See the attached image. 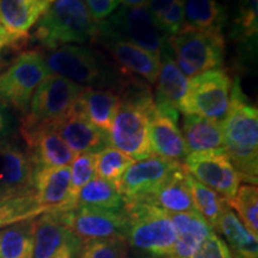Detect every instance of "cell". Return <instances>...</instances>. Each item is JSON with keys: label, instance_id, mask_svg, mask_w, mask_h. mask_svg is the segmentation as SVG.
Here are the masks:
<instances>
[{"label": "cell", "instance_id": "obj_11", "mask_svg": "<svg viewBox=\"0 0 258 258\" xmlns=\"http://www.w3.org/2000/svg\"><path fill=\"white\" fill-rule=\"evenodd\" d=\"M57 219L83 243L102 239H125L128 218L124 211L115 212L92 207H73L54 213Z\"/></svg>", "mask_w": 258, "mask_h": 258}, {"label": "cell", "instance_id": "obj_39", "mask_svg": "<svg viewBox=\"0 0 258 258\" xmlns=\"http://www.w3.org/2000/svg\"><path fill=\"white\" fill-rule=\"evenodd\" d=\"M192 258H233L224 239L213 232L196 251Z\"/></svg>", "mask_w": 258, "mask_h": 258}, {"label": "cell", "instance_id": "obj_37", "mask_svg": "<svg viewBox=\"0 0 258 258\" xmlns=\"http://www.w3.org/2000/svg\"><path fill=\"white\" fill-rule=\"evenodd\" d=\"M128 254L125 239H102L83 243L79 258H128Z\"/></svg>", "mask_w": 258, "mask_h": 258}, {"label": "cell", "instance_id": "obj_7", "mask_svg": "<svg viewBox=\"0 0 258 258\" xmlns=\"http://www.w3.org/2000/svg\"><path fill=\"white\" fill-rule=\"evenodd\" d=\"M85 89L62 77L49 74L32 96L21 128L54 125L73 110Z\"/></svg>", "mask_w": 258, "mask_h": 258}, {"label": "cell", "instance_id": "obj_32", "mask_svg": "<svg viewBox=\"0 0 258 258\" xmlns=\"http://www.w3.org/2000/svg\"><path fill=\"white\" fill-rule=\"evenodd\" d=\"M232 36L244 47V54L253 53L257 47L258 0H238Z\"/></svg>", "mask_w": 258, "mask_h": 258}, {"label": "cell", "instance_id": "obj_38", "mask_svg": "<svg viewBox=\"0 0 258 258\" xmlns=\"http://www.w3.org/2000/svg\"><path fill=\"white\" fill-rule=\"evenodd\" d=\"M167 36H173L178 34L184 27V10H183V0H175L170 9L157 22Z\"/></svg>", "mask_w": 258, "mask_h": 258}, {"label": "cell", "instance_id": "obj_47", "mask_svg": "<svg viewBox=\"0 0 258 258\" xmlns=\"http://www.w3.org/2000/svg\"><path fill=\"white\" fill-rule=\"evenodd\" d=\"M0 232H2V228H0Z\"/></svg>", "mask_w": 258, "mask_h": 258}, {"label": "cell", "instance_id": "obj_46", "mask_svg": "<svg viewBox=\"0 0 258 258\" xmlns=\"http://www.w3.org/2000/svg\"><path fill=\"white\" fill-rule=\"evenodd\" d=\"M44 2H47V3H51V2H54V0H44Z\"/></svg>", "mask_w": 258, "mask_h": 258}, {"label": "cell", "instance_id": "obj_4", "mask_svg": "<svg viewBox=\"0 0 258 258\" xmlns=\"http://www.w3.org/2000/svg\"><path fill=\"white\" fill-rule=\"evenodd\" d=\"M128 218V245L156 257H167L176 241L169 213L144 202L124 205Z\"/></svg>", "mask_w": 258, "mask_h": 258}, {"label": "cell", "instance_id": "obj_10", "mask_svg": "<svg viewBox=\"0 0 258 258\" xmlns=\"http://www.w3.org/2000/svg\"><path fill=\"white\" fill-rule=\"evenodd\" d=\"M154 108H145L133 103L122 102L109 131L110 146L127 154L134 160L153 156L148 140V123Z\"/></svg>", "mask_w": 258, "mask_h": 258}, {"label": "cell", "instance_id": "obj_6", "mask_svg": "<svg viewBox=\"0 0 258 258\" xmlns=\"http://www.w3.org/2000/svg\"><path fill=\"white\" fill-rule=\"evenodd\" d=\"M97 32L129 42L158 57L169 44V36L145 6L116 9L108 18L99 22Z\"/></svg>", "mask_w": 258, "mask_h": 258}, {"label": "cell", "instance_id": "obj_22", "mask_svg": "<svg viewBox=\"0 0 258 258\" xmlns=\"http://www.w3.org/2000/svg\"><path fill=\"white\" fill-rule=\"evenodd\" d=\"M176 231V241L166 258H192L213 228L198 212L169 213Z\"/></svg>", "mask_w": 258, "mask_h": 258}, {"label": "cell", "instance_id": "obj_41", "mask_svg": "<svg viewBox=\"0 0 258 258\" xmlns=\"http://www.w3.org/2000/svg\"><path fill=\"white\" fill-rule=\"evenodd\" d=\"M173 2L175 0H148L146 9L151 16L156 19V22H158L161 16L165 14L170 6L173 4Z\"/></svg>", "mask_w": 258, "mask_h": 258}, {"label": "cell", "instance_id": "obj_9", "mask_svg": "<svg viewBox=\"0 0 258 258\" xmlns=\"http://www.w3.org/2000/svg\"><path fill=\"white\" fill-rule=\"evenodd\" d=\"M233 80L222 69L208 71L189 79V89L180 112L220 122L225 120L231 101Z\"/></svg>", "mask_w": 258, "mask_h": 258}, {"label": "cell", "instance_id": "obj_45", "mask_svg": "<svg viewBox=\"0 0 258 258\" xmlns=\"http://www.w3.org/2000/svg\"><path fill=\"white\" fill-rule=\"evenodd\" d=\"M17 198V196L12 195V194H10L9 191H6L3 188H0V202L2 201H6V200H10V199H15ZM21 198V196H19Z\"/></svg>", "mask_w": 258, "mask_h": 258}, {"label": "cell", "instance_id": "obj_35", "mask_svg": "<svg viewBox=\"0 0 258 258\" xmlns=\"http://www.w3.org/2000/svg\"><path fill=\"white\" fill-rule=\"evenodd\" d=\"M134 159L115 147L108 146L96 153V175L99 178L116 184Z\"/></svg>", "mask_w": 258, "mask_h": 258}, {"label": "cell", "instance_id": "obj_1", "mask_svg": "<svg viewBox=\"0 0 258 258\" xmlns=\"http://www.w3.org/2000/svg\"><path fill=\"white\" fill-rule=\"evenodd\" d=\"M221 124L226 156L241 180L257 185L258 111L244 95L238 78L232 84L230 108Z\"/></svg>", "mask_w": 258, "mask_h": 258}, {"label": "cell", "instance_id": "obj_21", "mask_svg": "<svg viewBox=\"0 0 258 258\" xmlns=\"http://www.w3.org/2000/svg\"><path fill=\"white\" fill-rule=\"evenodd\" d=\"M148 140L153 156L182 164L189 154L177 121L159 114L156 108L150 116Z\"/></svg>", "mask_w": 258, "mask_h": 258}, {"label": "cell", "instance_id": "obj_3", "mask_svg": "<svg viewBox=\"0 0 258 258\" xmlns=\"http://www.w3.org/2000/svg\"><path fill=\"white\" fill-rule=\"evenodd\" d=\"M49 73L89 89H109L118 92L127 74L120 72L101 53L86 46H63L42 51Z\"/></svg>", "mask_w": 258, "mask_h": 258}, {"label": "cell", "instance_id": "obj_43", "mask_svg": "<svg viewBox=\"0 0 258 258\" xmlns=\"http://www.w3.org/2000/svg\"><path fill=\"white\" fill-rule=\"evenodd\" d=\"M28 36H16V35L9 32L6 29L0 24V48L10 46V44L16 43V42L24 40V38H28Z\"/></svg>", "mask_w": 258, "mask_h": 258}, {"label": "cell", "instance_id": "obj_40", "mask_svg": "<svg viewBox=\"0 0 258 258\" xmlns=\"http://www.w3.org/2000/svg\"><path fill=\"white\" fill-rule=\"evenodd\" d=\"M90 15L97 22L104 21L117 9L120 0H84Z\"/></svg>", "mask_w": 258, "mask_h": 258}, {"label": "cell", "instance_id": "obj_12", "mask_svg": "<svg viewBox=\"0 0 258 258\" xmlns=\"http://www.w3.org/2000/svg\"><path fill=\"white\" fill-rule=\"evenodd\" d=\"M182 165L176 161L152 156L134 161L115 185L123 198L124 205L143 202Z\"/></svg>", "mask_w": 258, "mask_h": 258}, {"label": "cell", "instance_id": "obj_33", "mask_svg": "<svg viewBox=\"0 0 258 258\" xmlns=\"http://www.w3.org/2000/svg\"><path fill=\"white\" fill-rule=\"evenodd\" d=\"M230 207L237 211V217L251 233L258 237V189L257 185H239Z\"/></svg>", "mask_w": 258, "mask_h": 258}, {"label": "cell", "instance_id": "obj_26", "mask_svg": "<svg viewBox=\"0 0 258 258\" xmlns=\"http://www.w3.org/2000/svg\"><path fill=\"white\" fill-rule=\"evenodd\" d=\"M48 5L44 0H0V24L16 36H28Z\"/></svg>", "mask_w": 258, "mask_h": 258}, {"label": "cell", "instance_id": "obj_30", "mask_svg": "<svg viewBox=\"0 0 258 258\" xmlns=\"http://www.w3.org/2000/svg\"><path fill=\"white\" fill-rule=\"evenodd\" d=\"M77 206L120 212L124 208V200L114 183L96 177L80 189L74 207Z\"/></svg>", "mask_w": 258, "mask_h": 258}, {"label": "cell", "instance_id": "obj_25", "mask_svg": "<svg viewBox=\"0 0 258 258\" xmlns=\"http://www.w3.org/2000/svg\"><path fill=\"white\" fill-rule=\"evenodd\" d=\"M121 105V97L109 89H89L79 97L76 109L97 128L109 134L112 120Z\"/></svg>", "mask_w": 258, "mask_h": 258}, {"label": "cell", "instance_id": "obj_36", "mask_svg": "<svg viewBox=\"0 0 258 258\" xmlns=\"http://www.w3.org/2000/svg\"><path fill=\"white\" fill-rule=\"evenodd\" d=\"M71 190L72 196L77 200L78 192L90 180L96 178V154L78 153L76 154L70 166Z\"/></svg>", "mask_w": 258, "mask_h": 258}, {"label": "cell", "instance_id": "obj_8", "mask_svg": "<svg viewBox=\"0 0 258 258\" xmlns=\"http://www.w3.org/2000/svg\"><path fill=\"white\" fill-rule=\"evenodd\" d=\"M40 49H27L0 74V104L27 114L38 85L49 76Z\"/></svg>", "mask_w": 258, "mask_h": 258}, {"label": "cell", "instance_id": "obj_13", "mask_svg": "<svg viewBox=\"0 0 258 258\" xmlns=\"http://www.w3.org/2000/svg\"><path fill=\"white\" fill-rule=\"evenodd\" d=\"M183 166L200 183L214 190L228 202L240 185V176L225 152L189 153Z\"/></svg>", "mask_w": 258, "mask_h": 258}, {"label": "cell", "instance_id": "obj_29", "mask_svg": "<svg viewBox=\"0 0 258 258\" xmlns=\"http://www.w3.org/2000/svg\"><path fill=\"white\" fill-rule=\"evenodd\" d=\"M185 25L199 30L222 34L226 10L215 0H183Z\"/></svg>", "mask_w": 258, "mask_h": 258}, {"label": "cell", "instance_id": "obj_17", "mask_svg": "<svg viewBox=\"0 0 258 258\" xmlns=\"http://www.w3.org/2000/svg\"><path fill=\"white\" fill-rule=\"evenodd\" d=\"M157 80L158 85L154 97L156 110L178 122L180 108L188 93L189 78H186L177 67L169 44L160 54V69Z\"/></svg>", "mask_w": 258, "mask_h": 258}, {"label": "cell", "instance_id": "obj_5", "mask_svg": "<svg viewBox=\"0 0 258 258\" xmlns=\"http://www.w3.org/2000/svg\"><path fill=\"white\" fill-rule=\"evenodd\" d=\"M169 47L177 67L189 79L221 69L224 63L225 38L218 32L199 30L184 24L178 34L169 37Z\"/></svg>", "mask_w": 258, "mask_h": 258}, {"label": "cell", "instance_id": "obj_23", "mask_svg": "<svg viewBox=\"0 0 258 258\" xmlns=\"http://www.w3.org/2000/svg\"><path fill=\"white\" fill-rule=\"evenodd\" d=\"M143 202L166 213L195 212L185 167L183 165L178 167L163 185Z\"/></svg>", "mask_w": 258, "mask_h": 258}, {"label": "cell", "instance_id": "obj_16", "mask_svg": "<svg viewBox=\"0 0 258 258\" xmlns=\"http://www.w3.org/2000/svg\"><path fill=\"white\" fill-rule=\"evenodd\" d=\"M35 171L48 167L70 166L76 153L57 134L54 125L21 128Z\"/></svg>", "mask_w": 258, "mask_h": 258}, {"label": "cell", "instance_id": "obj_28", "mask_svg": "<svg viewBox=\"0 0 258 258\" xmlns=\"http://www.w3.org/2000/svg\"><path fill=\"white\" fill-rule=\"evenodd\" d=\"M35 219L2 228L0 258H34Z\"/></svg>", "mask_w": 258, "mask_h": 258}, {"label": "cell", "instance_id": "obj_42", "mask_svg": "<svg viewBox=\"0 0 258 258\" xmlns=\"http://www.w3.org/2000/svg\"><path fill=\"white\" fill-rule=\"evenodd\" d=\"M14 132V121L6 111L5 106L0 104V140H5Z\"/></svg>", "mask_w": 258, "mask_h": 258}, {"label": "cell", "instance_id": "obj_34", "mask_svg": "<svg viewBox=\"0 0 258 258\" xmlns=\"http://www.w3.org/2000/svg\"><path fill=\"white\" fill-rule=\"evenodd\" d=\"M44 211L38 205L36 196L27 195L0 202V228L16 222L35 219Z\"/></svg>", "mask_w": 258, "mask_h": 258}, {"label": "cell", "instance_id": "obj_20", "mask_svg": "<svg viewBox=\"0 0 258 258\" xmlns=\"http://www.w3.org/2000/svg\"><path fill=\"white\" fill-rule=\"evenodd\" d=\"M54 128L74 153H98L110 146L109 134L97 128L76 106Z\"/></svg>", "mask_w": 258, "mask_h": 258}, {"label": "cell", "instance_id": "obj_14", "mask_svg": "<svg viewBox=\"0 0 258 258\" xmlns=\"http://www.w3.org/2000/svg\"><path fill=\"white\" fill-rule=\"evenodd\" d=\"M83 241L54 213L35 218L34 258H79Z\"/></svg>", "mask_w": 258, "mask_h": 258}, {"label": "cell", "instance_id": "obj_44", "mask_svg": "<svg viewBox=\"0 0 258 258\" xmlns=\"http://www.w3.org/2000/svg\"><path fill=\"white\" fill-rule=\"evenodd\" d=\"M148 0H120L122 5L127 6V8H140L147 4Z\"/></svg>", "mask_w": 258, "mask_h": 258}, {"label": "cell", "instance_id": "obj_31", "mask_svg": "<svg viewBox=\"0 0 258 258\" xmlns=\"http://www.w3.org/2000/svg\"><path fill=\"white\" fill-rule=\"evenodd\" d=\"M188 182L196 212L202 215L203 219L211 225L213 231L217 233L221 217L227 209L231 208L230 203L214 190L194 178L189 172Z\"/></svg>", "mask_w": 258, "mask_h": 258}, {"label": "cell", "instance_id": "obj_27", "mask_svg": "<svg viewBox=\"0 0 258 258\" xmlns=\"http://www.w3.org/2000/svg\"><path fill=\"white\" fill-rule=\"evenodd\" d=\"M217 233L224 235L233 258L258 257L257 235L245 227L232 208L227 209L221 217Z\"/></svg>", "mask_w": 258, "mask_h": 258}, {"label": "cell", "instance_id": "obj_2", "mask_svg": "<svg viewBox=\"0 0 258 258\" xmlns=\"http://www.w3.org/2000/svg\"><path fill=\"white\" fill-rule=\"evenodd\" d=\"M98 24L84 0H54L38 18L29 40L44 51L86 43L95 38Z\"/></svg>", "mask_w": 258, "mask_h": 258}, {"label": "cell", "instance_id": "obj_15", "mask_svg": "<svg viewBox=\"0 0 258 258\" xmlns=\"http://www.w3.org/2000/svg\"><path fill=\"white\" fill-rule=\"evenodd\" d=\"M92 43L101 46L110 54L121 73L143 78L150 84L157 82L160 69V57L143 48L97 32Z\"/></svg>", "mask_w": 258, "mask_h": 258}, {"label": "cell", "instance_id": "obj_18", "mask_svg": "<svg viewBox=\"0 0 258 258\" xmlns=\"http://www.w3.org/2000/svg\"><path fill=\"white\" fill-rule=\"evenodd\" d=\"M35 196L44 213L66 212L76 206L71 190L70 166L35 171Z\"/></svg>", "mask_w": 258, "mask_h": 258}, {"label": "cell", "instance_id": "obj_24", "mask_svg": "<svg viewBox=\"0 0 258 258\" xmlns=\"http://www.w3.org/2000/svg\"><path fill=\"white\" fill-rule=\"evenodd\" d=\"M182 133L189 153L225 152L222 124L201 116L184 114Z\"/></svg>", "mask_w": 258, "mask_h": 258}, {"label": "cell", "instance_id": "obj_19", "mask_svg": "<svg viewBox=\"0 0 258 258\" xmlns=\"http://www.w3.org/2000/svg\"><path fill=\"white\" fill-rule=\"evenodd\" d=\"M0 188L12 195H34L35 167L28 152H24L17 145L0 140Z\"/></svg>", "mask_w": 258, "mask_h": 258}]
</instances>
